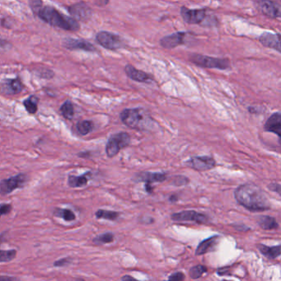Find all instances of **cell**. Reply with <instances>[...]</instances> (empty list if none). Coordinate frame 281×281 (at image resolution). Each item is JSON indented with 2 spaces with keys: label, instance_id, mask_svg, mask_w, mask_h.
Here are the masks:
<instances>
[{
  "label": "cell",
  "instance_id": "6da1fadb",
  "mask_svg": "<svg viewBox=\"0 0 281 281\" xmlns=\"http://www.w3.org/2000/svg\"><path fill=\"white\" fill-rule=\"evenodd\" d=\"M238 203L252 212H261L271 209V202L263 190L255 184L241 185L234 192Z\"/></svg>",
  "mask_w": 281,
  "mask_h": 281
},
{
  "label": "cell",
  "instance_id": "7a4b0ae2",
  "mask_svg": "<svg viewBox=\"0 0 281 281\" xmlns=\"http://www.w3.org/2000/svg\"><path fill=\"white\" fill-rule=\"evenodd\" d=\"M120 118L127 127L139 131L150 130L155 123L149 112L143 108L125 109L120 114Z\"/></svg>",
  "mask_w": 281,
  "mask_h": 281
},
{
  "label": "cell",
  "instance_id": "3957f363",
  "mask_svg": "<svg viewBox=\"0 0 281 281\" xmlns=\"http://www.w3.org/2000/svg\"><path fill=\"white\" fill-rule=\"evenodd\" d=\"M37 15L42 21L50 26L59 27L66 31L76 32L79 30V24L71 17L66 16L50 6H45L40 9Z\"/></svg>",
  "mask_w": 281,
  "mask_h": 281
},
{
  "label": "cell",
  "instance_id": "277c9868",
  "mask_svg": "<svg viewBox=\"0 0 281 281\" xmlns=\"http://www.w3.org/2000/svg\"><path fill=\"white\" fill-rule=\"evenodd\" d=\"M189 61L195 65L203 68H217L220 70H225L230 68L229 59L216 58L200 54H193L190 56Z\"/></svg>",
  "mask_w": 281,
  "mask_h": 281
},
{
  "label": "cell",
  "instance_id": "5b68a950",
  "mask_svg": "<svg viewBox=\"0 0 281 281\" xmlns=\"http://www.w3.org/2000/svg\"><path fill=\"white\" fill-rule=\"evenodd\" d=\"M130 143V136L126 132H120L113 134L108 139L106 146V152L108 158H113L124 148L127 147Z\"/></svg>",
  "mask_w": 281,
  "mask_h": 281
},
{
  "label": "cell",
  "instance_id": "8992f818",
  "mask_svg": "<svg viewBox=\"0 0 281 281\" xmlns=\"http://www.w3.org/2000/svg\"><path fill=\"white\" fill-rule=\"evenodd\" d=\"M96 41L103 47L110 50H117L123 47V40L118 35L111 32H100L96 36Z\"/></svg>",
  "mask_w": 281,
  "mask_h": 281
},
{
  "label": "cell",
  "instance_id": "52a82bcc",
  "mask_svg": "<svg viewBox=\"0 0 281 281\" xmlns=\"http://www.w3.org/2000/svg\"><path fill=\"white\" fill-rule=\"evenodd\" d=\"M27 181V176L26 174H19L10 178L4 179L0 181V195L10 194L14 190L21 188L26 184Z\"/></svg>",
  "mask_w": 281,
  "mask_h": 281
},
{
  "label": "cell",
  "instance_id": "ba28073f",
  "mask_svg": "<svg viewBox=\"0 0 281 281\" xmlns=\"http://www.w3.org/2000/svg\"><path fill=\"white\" fill-rule=\"evenodd\" d=\"M172 219L176 222H186L192 221L197 223H206L209 222V218L204 214L199 213L195 210H183L172 216Z\"/></svg>",
  "mask_w": 281,
  "mask_h": 281
},
{
  "label": "cell",
  "instance_id": "9c48e42d",
  "mask_svg": "<svg viewBox=\"0 0 281 281\" xmlns=\"http://www.w3.org/2000/svg\"><path fill=\"white\" fill-rule=\"evenodd\" d=\"M187 164L195 171L205 172L213 169L216 166V162L210 156H197L187 161Z\"/></svg>",
  "mask_w": 281,
  "mask_h": 281
},
{
  "label": "cell",
  "instance_id": "30bf717a",
  "mask_svg": "<svg viewBox=\"0 0 281 281\" xmlns=\"http://www.w3.org/2000/svg\"><path fill=\"white\" fill-rule=\"evenodd\" d=\"M181 15L183 20L188 24H200L207 17L206 8L190 9L187 7H181Z\"/></svg>",
  "mask_w": 281,
  "mask_h": 281
},
{
  "label": "cell",
  "instance_id": "8fae6325",
  "mask_svg": "<svg viewBox=\"0 0 281 281\" xmlns=\"http://www.w3.org/2000/svg\"><path fill=\"white\" fill-rule=\"evenodd\" d=\"M24 85L21 79H3L0 82V92L4 95L19 94L23 90Z\"/></svg>",
  "mask_w": 281,
  "mask_h": 281
},
{
  "label": "cell",
  "instance_id": "7c38bea8",
  "mask_svg": "<svg viewBox=\"0 0 281 281\" xmlns=\"http://www.w3.org/2000/svg\"><path fill=\"white\" fill-rule=\"evenodd\" d=\"M68 12L73 19L78 21H87L92 17V9L86 3H77L68 7Z\"/></svg>",
  "mask_w": 281,
  "mask_h": 281
},
{
  "label": "cell",
  "instance_id": "4fadbf2b",
  "mask_svg": "<svg viewBox=\"0 0 281 281\" xmlns=\"http://www.w3.org/2000/svg\"><path fill=\"white\" fill-rule=\"evenodd\" d=\"M64 47L68 50H81L88 51V52H94L97 51V49L92 43L83 39H74V38H66L64 40Z\"/></svg>",
  "mask_w": 281,
  "mask_h": 281
},
{
  "label": "cell",
  "instance_id": "5bb4252c",
  "mask_svg": "<svg viewBox=\"0 0 281 281\" xmlns=\"http://www.w3.org/2000/svg\"><path fill=\"white\" fill-rule=\"evenodd\" d=\"M258 8L265 16L270 19H280L281 15V5L275 1H260Z\"/></svg>",
  "mask_w": 281,
  "mask_h": 281
},
{
  "label": "cell",
  "instance_id": "9a60e30c",
  "mask_svg": "<svg viewBox=\"0 0 281 281\" xmlns=\"http://www.w3.org/2000/svg\"><path fill=\"white\" fill-rule=\"evenodd\" d=\"M187 32H179L173 34L168 35L160 40V45L165 49H173L178 45H183L186 43Z\"/></svg>",
  "mask_w": 281,
  "mask_h": 281
},
{
  "label": "cell",
  "instance_id": "2e32d148",
  "mask_svg": "<svg viewBox=\"0 0 281 281\" xmlns=\"http://www.w3.org/2000/svg\"><path fill=\"white\" fill-rule=\"evenodd\" d=\"M135 182H145L146 184L151 185L153 182H163L167 180V174L163 173H151L143 172L135 174L134 178Z\"/></svg>",
  "mask_w": 281,
  "mask_h": 281
},
{
  "label": "cell",
  "instance_id": "e0dca14e",
  "mask_svg": "<svg viewBox=\"0 0 281 281\" xmlns=\"http://www.w3.org/2000/svg\"><path fill=\"white\" fill-rule=\"evenodd\" d=\"M125 71L126 75L134 81L145 84H150L151 82L153 81V78L150 74L137 69L131 65H127L125 68Z\"/></svg>",
  "mask_w": 281,
  "mask_h": 281
},
{
  "label": "cell",
  "instance_id": "ac0fdd59",
  "mask_svg": "<svg viewBox=\"0 0 281 281\" xmlns=\"http://www.w3.org/2000/svg\"><path fill=\"white\" fill-rule=\"evenodd\" d=\"M260 42L265 47L271 48L281 52V34H274L271 32H264L260 37Z\"/></svg>",
  "mask_w": 281,
  "mask_h": 281
},
{
  "label": "cell",
  "instance_id": "d6986e66",
  "mask_svg": "<svg viewBox=\"0 0 281 281\" xmlns=\"http://www.w3.org/2000/svg\"><path fill=\"white\" fill-rule=\"evenodd\" d=\"M264 129L266 132H271L277 134L279 138L281 137V114L276 112L272 114L268 120L265 121Z\"/></svg>",
  "mask_w": 281,
  "mask_h": 281
},
{
  "label": "cell",
  "instance_id": "ffe728a7",
  "mask_svg": "<svg viewBox=\"0 0 281 281\" xmlns=\"http://www.w3.org/2000/svg\"><path fill=\"white\" fill-rule=\"evenodd\" d=\"M219 238H220V236L215 235V236L210 237L207 239L202 241L195 250V255H204L207 252L214 251L216 249V246L218 245Z\"/></svg>",
  "mask_w": 281,
  "mask_h": 281
},
{
  "label": "cell",
  "instance_id": "44dd1931",
  "mask_svg": "<svg viewBox=\"0 0 281 281\" xmlns=\"http://www.w3.org/2000/svg\"><path fill=\"white\" fill-rule=\"evenodd\" d=\"M258 248L264 257L271 260L278 258L281 254V245H277L275 247H268L264 244H258Z\"/></svg>",
  "mask_w": 281,
  "mask_h": 281
},
{
  "label": "cell",
  "instance_id": "7402d4cb",
  "mask_svg": "<svg viewBox=\"0 0 281 281\" xmlns=\"http://www.w3.org/2000/svg\"><path fill=\"white\" fill-rule=\"evenodd\" d=\"M258 225L264 230H272L279 228L276 218L268 216H261L258 218Z\"/></svg>",
  "mask_w": 281,
  "mask_h": 281
},
{
  "label": "cell",
  "instance_id": "603a6c76",
  "mask_svg": "<svg viewBox=\"0 0 281 281\" xmlns=\"http://www.w3.org/2000/svg\"><path fill=\"white\" fill-rule=\"evenodd\" d=\"M88 175L89 173H85L82 176H69L68 179V183L69 187L73 188L83 187L87 184L88 181Z\"/></svg>",
  "mask_w": 281,
  "mask_h": 281
},
{
  "label": "cell",
  "instance_id": "cb8c5ba5",
  "mask_svg": "<svg viewBox=\"0 0 281 281\" xmlns=\"http://www.w3.org/2000/svg\"><path fill=\"white\" fill-rule=\"evenodd\" d=\"M77 130L81 135H87L93 130L94 126L92 121H82L77 124Z\"/></svg>",
  "mask_w": 281,
  "mask_h": 281
},
{
  "label": "cell",
  "instance_id": "d4e9b609",
  "mask_svg": "<svg viewBox=\"0 0 281 281\" xmlns=\"http://www.w3.org/2000/svg\"><path fill=\"white\" fill-rule=\"evenodd\" d=\"M38 98L35 96H31V97L26 98V100L23 102V105L26 108V110L29 112L30 114H35L37 111L38 109Z\"/></svg>",
  "mask_w": 281,
  "mask_h": 281
},
{
  "label": "cell",
  "instance_id": "484cf974",
  "mask_svg": "<svg viewBox=\"0 0 281 281\" xmlns=\"http://www.w3.org/2000/svg\"><path fill=\"white\" fill-rule=\"evenodd\" d=\"M61 112L65 118L71 120L74 116V108L73 103L70 101H66L65 103L61 106Z\"/></svg>",
  "mask_w": 281,
  "mask_h": 281
},
{
  "label": "cell",
  "instance_id": "4316f807",
  "mask_svg": "<svg viewBox=\"0 0 281 281\" xmlns=\"http://www.w3.org/2000/svg\"><path fill=\"white\" fill-rule=\"evenodd\" d=\"M120 214L111 210H99L96 212V217L97 218H104L108 220L114 221L118 218Z\"/></svg>",
  "mask_w": 281,
  "mask_h": 281
},
{
  "label": "cell",
  "instance_id": "83f0119b",
  "mask_svg": "<svg viewBox=\"0 0 281 281\" xmlns=\"http://www.w3.org/2000/svg\"><path fill=\"white\" fill-rule=\"evenodd\" d=\"M54 216L62 218L65 221H73L75 219V215L68 209H56L54 212Z\"/></svg>",
  "mask_w": 281,
  "mask_h": 281
},
{
  "label": "cell",
  "instance_id": "f1b7e54d",
  "mask_svg": "<svg viewBox=\"0 0 281 281\" xmlns=\"http://www.w3.org/2000/svg\"><path fill=\"white\" fill-rule=\"evenodd\" d=\"M113 241L114 235L111 233H106V234H101V235L96 237L92 240V242L97 245L107 244V243H110V242H112Z\"/></svg>",
  "mask_w": 281,
  "mask_h": 281
},
{
  "label": "cell",
  "instance_id": "f546056e",
  "mask_svg": "<svg viewBox=\"0 0 281 281\" xmlns=\"http://www.w3.org/2000/svg\"><path fill=\"white\" fill-rule=\"evenodd\" d=\"M207 271V267L205 266V265H195V266H193V267L190 270V276H191V278L193 279V280H196V279L200 278V277L203 276V274L206 273Z\"/></svg>",
  "mask_w": 281,
  "mask_h": 281
},
{
  "label": "cell",
  "instance_id": "4dcf8cb0",
  "mask_svg": "<svg viewBox=\"0 0 281 281\" xmlns=\"http://www.w3.org/2000/svg\"><path fill=\"white\" fill-rule=\"evenodd\" d=\"M17 252L15 250L3 251L0 250V262H7L13 260L16 257Z\"/></svg>",
  "mask_w": 281,
  "mask_h": 281
},
{
  "label": "cell",
  "instance_id": "1f68e13d",
  "mask_svg": "<svg viewBox=\"0 0 281 281\" xmlns=\"http://www.w3.org/2000/svg\"><path fill=\"white\" fill-rule=\"evenodd\" d=\"M189 183V179L183 176H176L173 178V184L175 186H185Z\"/></svg>",
  "mask_w": 281,
  "mask_h": 281
},
{
  "label": "cell",
  "instance_id": "d6a6232c",
  "mask_svg": "<svg viewBox=\"0 0 281 281\" xmlns=\"http://www.w3.org/2000/svg\"><path fill=\"white\" fill-rule=\"evenodd\" d=\"M186 278L184 273L182 272H176L168 277V281H183Z\"/></svg>",
  "mask_w": 281,
  "mask_h": 281
},
{
  "label": "cell",
  "instance_id": "836d02e7",
  "mask_svg": "<svg viewBox=\"0 0 281 281\" xmlns=\"http://www.w3.org/2000/svg\"><path fill=\"white\" fill-rule=\"evenodd\" d=\"M12 210V206L8 204H3L0 205V217L3 215H8Z\"/></svg>",
  "mask_w": 281,
  "mask_h": 281
},
{
  "label": "cell",
  "instance_id": "e575fe53",
  "mask_svg": "<svg viewBox=\"0 0 281 281\" xmlns=\"http://www.w3.org/2000/svg\"><path fill=\"white\" fill-rule=\"evenodd\" d=\"M42 2H40V1H33V2L30 3L31 8H32V10L36 14H37L40 9L42 8Z\"/></svg>",
  "mask_w": 281,
  "mask_h": 281
},
{
  "label": "cell",
  "instance_id": "d590c367",
  "mask_svg": "<svg viewBox=\"0 0 281 281\" xmlns=\"http://www.w3.org/2000/svg\"><path fill=\"white\" fill-rule=\"evenodd\" d=\"M69 263H70V260H69L68 258H64V259L56 260V261L54 263V265L61 267V266H65V265H68Z\"/></svg>",
  "mask_w": 281,
  "mask_h": 281
},
{
  "label": "cell",
  "instance_id": "8d00e7d4",
  "mask_svg": "<svg viewBox=\"0 0 281 281\" xmlns=\"http://www.w3.org/2000/svg\"><path fill=\"white\" fill-rule=\"evenodd\" d=\"M268 188L271 190V192H276L277 194L281 195V185L279 183H271L269 185Z\"/></svg>",
  "mask_w": 281,
  "mask_h": 281
},
{
  "label": "cell",
  "instance_id": "74e56055",
  "mask_svg": "<svg viewBox=\"0 0 281 281\" xmlns=\"http://www.w3.org/2000/svg\"><path fill=\"white\" fill-rule=\"evenodd\" d=\"M0 281H20L19 279L12 276H0Z\"/></svg>",
  "mask_w": 281,
  "mask_h": 281
},
{
  "label": "cell",
  "instance_id": "f35d334b",
  "mask_svg": "<svg viewBox=\"0 0 281 281\" xmlns=\"http://www.w3.org/2000/svg\"><path fill=\"white\" fill-rule=\"evenodd\" d=\"M121 281H139L136 279H134V277H132V276H128V275H126V276H124L122 278H121Z\"/></svg>",
  "mask_w": 281,
  "mask_h": 281
},
{
  "label": "cell",
  "instance_id": "ab89813d",
  "mask_svg": "<svg viewBox=\"0 0 281 281\" xmlns=\"http://www.w3.org/2000/svg\"><path fill=\"white\" fill-rule=\"evenodd\" d=\"M5 234H0V244L5 240Z\"/></svg>",
  "mask_w": 281,
  "mask_h": 281
},
{
  "label": "cell",
  "instance_id": "60d3db41",
  "mask_svg": "<svg viewBox=\"0 0 281 281\" xmlns=\"http://www.w3.org/2000/svg\"><path fill=\"white\" fill-rule=\"evenodd\" d=\"M7 44V42L4 40L0 39V46H3V45Z\"/></svg>",
  "mask_w": 281,
  "mask_h": 281
},
{
  "label": "cell",
  "instance_id": "b9f144b4",
  "mask_svg": "<svg viewBox=\"0 0 281 281\" xmlns=\"http://www.w3.org/2000/svg\"><path fill=\"white\" fill-rule=\"evenodd\" d=\"M170 200H171L172 202H175V201H176V200H177V198H176V196H175V195H173V196H171V197H170Z\"/></svg>",
  "mask_w": 281,
  "mask_h": 281
}]
</instances>
